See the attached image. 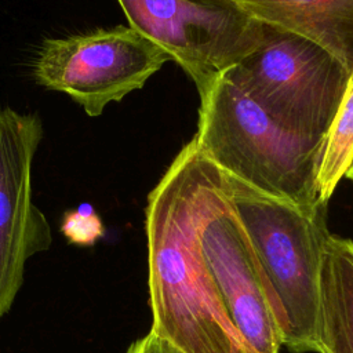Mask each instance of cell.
<instances>
[{
    "label": "cell",
    "mask_w": 353,
    "mask_h": 353,
    "mask_svg": "<svg viewBox=\"0 0 353 353\" xmlns=\"http://www.w3.org/2000/svg\"><path fill=\"white\" fill-rule=\"evenodd\" d=\"M199 150L222 172L305 212L327 208L317 174L324 138L296 134L223 76L200 98Z\"/></svg>",
    "instance_id": "2"
},
{
    "label": "cell",
    "mask_w": 353,
    "mask_h": 353,
    "mask_svg": "<svg viewBox=\"0 0 353 353\" xmlns=\"http://www.w3.org/2000/svg\"><path fill=\"white\" fill-rule=\"evenodd\" d=\"M353 159V70L338 112L324 135L317 174L319 196L328 203Z\"/></svg>",
    "instance_id": "11"
},
{
    "label": "cell",
    "mask_w": 353,
    "mask_h": 353,
    "mask_svg": "<svg viewBox=\"0 0 353 353\" xmlns=\"http://www.w3.org/2000/svg\"><path fill=\"white\" fill-rule=\"evenodd\" d=\"M43 132L39 116L0 109V320L22 287L28 259L52 241L32 194L33 159Z\"/></svg>",
    "instance_id": "7"
},
{
    "label": "cell",
    "mask_w": 353,
    "mask_h": 353,
    "mask_svg": "<svg viewBox=\"0 0 353 353\" xmlns=\"http://www.w3.org/2000/svg\"><path fill=\"white\" fill-rule=\"evenodd\" d=\"M223 174L228 199L254 250L280 328L294 353L316 352L325 208L305 212Z\"/></svg>",
    "instance_id": "3"
},
{
    "label": "cell",
    "mask_w": 353,
    "mask_h": 353,
    "mask_svg": "<svg viewBox=\"0 0 353 353\" xmlns=\"http://www.w3.org/2000/svg\"><path fill=\"white\" fill-rule=\"evenodd\" d=\"M130 28L163 48L200 98L262 39L263 22L233 0H117Z\"/></svg>",
    "instance_id": "5"
},
{
    "label": "cell",
    "mask_w": 353,
    "mask_h": 353,
    "mask_svg": "<svg viewBox=\"0 0 353 353\" xmlns=\"http://www.w3.org/2000/svg\"><path fill=\"white\" fill-rule=\"evenodd\" d=\"M225 193L223 174L189 141L148 196L152 331L183 353H250L203 256L200 229Z\"/></svg>",
    "instance_id": "1"
},
{
    "label": "cell",
    "mask_w": 353,
    "mask_h": 353,
    "mask_svg": "<svg viewBox=\"0 0 353 353\" xmlns=\"http://www.w3.org/2000/svg\"><path fill=\"white\" fill-rule=\"evenodd\" d=\"M170 59L132 28L116 26L44 40L32 76L37 84L66 94L88 116L97 117L110 102L142 88Z\"/></svg>",
    "instance_id": "6"
},
{
    "label": "cell",
    "mask_w": 353,
    "mask_h": 353,
    "mask_svg": "<svg viewBox=\"0 0 353 353\" xmlns=\"http://www.w3.org/2000/svg\"><path fill=\"white\" fill-rule=\"evenodd\" d=\"M255 19L296 32L353 70V0H233Z\"/></svg>",
    "instance_id": "9"
},
{
    "label": "cell",
    "mask_w": 353,
    "mask_h": 353,
    "mask_svg": "<svg viewBox=\"0 0 353 353\" xmlns=\"http://www.w3.org/2000/svg\"><path fill=\"white\" fill-rule=\"evenodd\" d=\"M200 245L225 310L247 350L280 353L281 335L269 292L226 190L200 229Z\"/></svg>",
    "instance_id": "8"
},
{
    "label": "cell",
    "mask_w": 353,
    "mask_h": 353,
    "mask_svg": "<svg viewBox=\"0 0 353 353\" xmlns=\"http://www.w3.org/2000/svg\"><path fill=\"white\" fill-rule=\"evenodd\" d=\"M125 353H183V352L150 330L146 335L132 342Z\"/></svg>",
    "instance_id": "13"
},
{
    "label": "cell",
    "mask_w": 353,
    "mask_h": 353,
    "mask_svg": "<svg viewBox=\"0 0 353 353\" xmlns=\"http://www.w3.org/2000/svg\"><path fill=\"white\" fill-rule=\"evenodd\" d=\"M316 353H353V240L332 233L320 274Z\"/></svg>",
    "instance_id": "10"
},
{
    "label": "cell",
    "mask_w": 353,
    "mask_h": 353,
    "mask_svg": "<svg viewBox=\"0 0 353 353\" xmlns=\"http://www.w3.org/2000/svg\"><path fill=\"white\" fill-rule=\"evenodd\" d=\"M350 73L320 43L263 23L261 43L223 77L285 128L324 138Z\"/></svg>",
    "instance_id": "4"
},
{
    "label": "cell",
    "mask_w": 353,
    "mask_h": 353,
    "mask_svg": "<svg viewBox=\"0 0 353 353\" xmlns=\"http://www.w3.org/2000/svg\"><path fill=\"white\" fill-rule=\"evenodd\" d=\"M345 176H346L347 179L353 181V159H352V161H350V164H349V167H347V171H346Z\"/></svg>",
    "instance_id": "14"
},
{
    "label": "cell",
    "mask_w": 353,
    "mask_h": 353,
    "mask_svg": "<svg viewBox=\"0 0 353 353\" xmlns=\"http://www.w3.org/2000/svg\"><path fill=\"white\" fill-rule=\"evenodd\" d=\"M61 233L70 244L91 247L103 237L105 226L94 207L90 203H83L63 214Z\"/></svg>",
    "instance_id": "12"
}]
</instances>
